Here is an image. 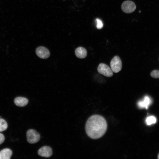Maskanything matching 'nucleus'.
<instances>
[{
    "label": "nucleus",
    "instance_id": "obj_1",
    "mask_svg": "<svg viewBox=\"0 0 159 159\" xmlns=\"http://www.w3.org/2000/svg\"><path fill=\"white\" fill-rule=\"evenodd\" d=\"M107 128V124L105 119L99 115H94L90 117L85 125L87 135L93 139L102 137L106 132Z\"/></svg>",
    "mask_w": 159,
    "mask_h": 159
},
{
    "label": "nucleus",
    "instance_id": "obj_2",
    "mask_svg": "<svg viewBox=\"0 0 159 159\" xmlns=\"http://www.w3.org/2000/svg\"><path fill=\"white\" fill-rule=\"evenodd\" d=\"M39 134L34 129H29L26 132L27 140L31 144H34L38 142L40 139Z\"/></svg>",
    "mask_w": 159,
    "mask_h": 159
},
{
    "label": "nucleus",
    "instance_id": "obj_3",
    "mask_svg": "<svg viewBox=\"0 0 159 159\" xmlns=\"http://www.w3.org/2000/svg\"><path fill=\"white\" fill-rule=\"evenodd\" d=\"M111 68L113 72L117 73L120 72L122 68V63L120 57L117 56H114L111 61Z\"/></svg>",
    "mask_w": 159,
    "mask_h": 159
},
{
    "label": "nucleus",
    "instance_id": "obj_4",
    "mask_svg": "<svg viewBox=\"0 0 159 159\" xmlns=\"http://www.w3.org/2000/svg\"><path fill=\"white\" fill-rule=\"evenodd\" d=\"M136 8V6L135 3L130 0L124 1L121 5L122 10L126 13H131L134 11Z\"/></svg>",
    "mask_w": 159,
    "mask_h": 159
},
{
    "label": "nucleus",
    "instance_id": "obj_5",
    "mask_svg": "<svg viewBox=\"0 0 159 159\" xmlns=\"http://www.w3.org/2000/svg\"><path fill=\"white\" fill-rule=\"evenodd\" d=\"M98 72L103 75L110 77L113 75V71L107 64L102 63L100 64L97 68Z\"/></svg>",
    "mask_w": 159,
    "mask_h": 159
},
{
    "label": "nucleus",
    "instance_id": "obj_6",
    "mask_svg": "<svg viewBox=\"0 0 159 159\" xmlns=\"http://www.w3.org/2000/svg\"><path fill=\"white\" fill-rule=\"evenodd\" d=\"M35 52L37 55L42 59H47L50 56L49 50L44 47L40 46L38 47L36 49Z\"/></svg>",
    "mask_w": 159,
    "mask_h": 159
},
{
    "label": "nucleus",
    "instance_id": "obj_7",
    "mask_svg": "<svg viewBox=\"0 0 159 159\" xmlns=\"http://www.w3.org/2000/svg\"><path fill=\"white\" fill-rule=\"evenodd\" d=\"M38 154L42 157L49 158L52 154V148L49 146H45L40 148L38 151Z\"/></svg>",
    "mask_w": 159,
    "mask_h": 159
},
{
    "label": "nucleus",
    "instance_id": "obj_8",
    "mask_svg": "<svg viewBox=\"0 0 159 159\" xmlns=\"http://www.w3.org/2000/svg\"><path fill=\"white\" fill-rule=\"evenodd\" d=\"M151 102V99L148 96H145L144 97L143 100L138 102V105L140 108H145L147 109Z\"/></svg>",
    "mask_w": 159,
    "mask_h": 159
},
{
    "label": "nucleus",
    "instance_id": "obj_9",
    "mask_svg": "<svg viewBox=\"0 0 159 159\" xmlns=\"http://www.w3.org/2000/svg\"><path fill=\"white\" fill-rule=\"evenodd\" d=\"M75 54L78 58L83 59L85 58L87 55V51L85 48L82 47L77 48L75 50Z\"/></svg>",
    "mask_w": 159,
    "mask_h": 159
},
{
    "label": "nucleus",
    "instance_id": "obj_10",
    "mask_svg": "<svg viewBox=\"0 0 159 159\" xmlns=\"http://www.w3.org/2000/svg\"><path fill=\"white\" fill-rule=\"evenodd\" d=\"M12 154V151L8 148H5L0 151V159H9Z\"/></svg>",
    "mask_w": 159,
    "mask_h": 159
},
{
    "label": "nucleus",
    "instance_id": "obj_11",
    "mask_svg": "<svg viewBox=\"0 0 159 159\" xmlns=\"http://www.w3.org/2000/svg\"><path fill=\"white\" fill-rule=\"evenodd\" d=\"M15 104L19 107H24L26 106L28 102V100L25 97H17L14 100Z\"/></svg>",
    "mask_w": 159,
    "mask_h": 159
},
{
    "label": "nucleus",
    "instance_id": "obj_12",
    "mask_svg": "<svg viewBox=\"0 0 159 159\" xmlns=\"http://www.w3.org/2000/svg\"><path fill=\"white\" fill-rule=\"evenodd\" d=\"M145 122L147 125H150L156 122V119L154 116H149L146 118Z\"/></svg>",
    "mask_w": 159,
    "mask_h": 159
},
{
    "label": "nucleus",
    "instance_id": "obj_13",
    "mask_svg": "<svg viewBox=\"0 0 159 159\" xmlns=\"http://www.w3.org/2000/svg\"><path fill=\"white\" fill-rule=\"evenodd\" d=\"M7 127L8 125L6 121L3 119L0 118V132L6 130Z\"/></svg>",
    "mask_w": 159,
    "mask_h": 159
},
{
    "label": "nucleus",
    "instance_id": "obj_14",
    "mask_svg": "<svg viewBox=\"0 0 159 159\" xmlns=\"http://www.w3.org/2000/svg\"><path fill=\"white\" fill-rule=\"evenodd\" d=\"M96 23V27L98 29H102L103 26V24L102 21L98 18H97L95 20Z\"/></svg>",
    "mask_w": 159,
    "mask_h": 159
},
{
    "label": "nucleus",
    "instance_id": "obj_15",
    "mask_svg": "<svg viewBox=\"0 0 159 159\" xmlns=\"http://www.w3.org/2000/svg\"><path fill=\"white\" fill-rule=\"evenodd\" d=\"M151 76L155 78H159V70H155L152 71L150 73Z\"/></svg>",
    "mask_w": 159,
    "mask_h": 159
},
{
    "label": "nucleus",
    "instance_id": "obj_16",
    "mask_svg": "<svg viewBox=\"0 0 159 159\" xmlns=\"http://www.w3.org/2000/svg\"><path fill=\"white\" fill-rule=\"evenodd\" d=\"M5 139L4 137L3 134L0 133V145L2 143Z\"/></svg>",
    "mask_w": 159,
    "mask_h": 159
},
{
    "label": "nucleus",
    "instance_id": "obj_17",
    "mask_svg": "<svg viewBox=\"0 0 159 159\" xmlns=\"http://www.w3.org/2000/svg\"><path fill=\"white\" fill-rule=\"evenodd\" d=\"M158 158L159 159V154L158 155Z\"/></svg>",
    "mask_w": 159,
    "mask_h": 159
},
{
    "label": "nucleus",
    "instance_id": "obj_18",
    "mask_svg": "<svg viewBox=\"0 0 159 159\" xmlns=\"http://www.w3.org/2000/svg\"></svg>",
    "mask_w": 159,
    "mask_h": 159
}]
</instances>
